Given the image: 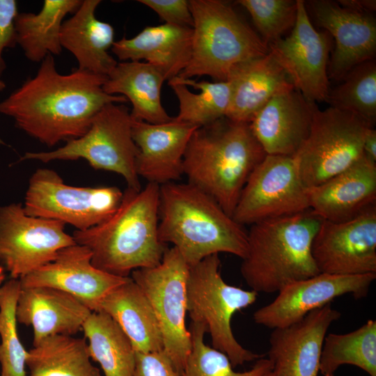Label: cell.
Returning <instances> with one entry per match:
<instances>
[{"instance_id": "e0dca14e", "label": "cell", "mask_w": 376, "mask_h": 376, "mask_svg": "<svg viewBox=\"0 0 376 376\" xmlns=\"http://www.w3.org/2000/svg\"><path fill=\"white\" fill-rule=\"evenodd\" d=\"M129 277H120L96 268L91 253L81 244L61 249L54 260L19 279L22 288L50 287L64 291L92 311H98L101 301Z\"/></svg>"}, {"instance_id": "83f0119b", "label": "cell", "mask_w": 376, "mask_h": 376, "mask_svg": "<svg viewBox=\"0 0 376 376\" xmlns=\"http://www.w3.org/2000/svg\"><path fill=\"white\" fill-rule=\"evenodd\" d=\"M98 311L107 313L119 325L136 352L164 350L162 331L152 306L131 277L104 297Z\"/></svg>"}, {"instance_id": "603a6c76", "label": "cell", "mask_w": 376, "mask_h": 376, "mask_svg": "<svg viewBox=\"0 0 376 376\" xmlns=\"http://www.w3.org/2000/svg\"><path fill=\"white\" fill-rule=\"evenodd\" d=\"M92 311L72 295L50 287L22 288L16 306L17 322L31 326L33 345L57 334L73 336Z\"/></svg>"}, {"instance_id": "5b68a950", "label": "cell", "mask_w": 376, "mask_h": 376, "mask_svg": "<svg viewBox=\"0 0 376 376\" xmlns=\"http://www.w3.org/2000/svg\"><path fill=\"white\" fill-rule=\"evenodd\" d=\"M322 219L310 209L251 224L241 274L251 290L272 293L320 273L311 253Z\"/></svg>"}, {"instance_id": "d6986e66", "label": "cell", "mask_w": 376, "mask_h": 376, "mask_svg": "<svg viewBox=\"0 0 376 376\" xmlns=\"http://www.w3.org/2000/svg\"><path fill=\"white\" fill-rule=\"evenodd\" d=\"M340 316L329 304L291 325L273 329L268 359L275 375L318 376L327 332Z\"/></svg>"}, {"instance_id": "7402d4cb", "label": "cell", "mask_w": 376, "mask_h": 376, "mask_svg": "<svg viewBox=\"0 0 376 376\" xmlns=\"http://www.w3.org/2000/svg\"><path fill=\"white\" fill-rule=\"evenodd\" d=\"M309 209L323 220H350L376 205V164L364 155L351 166L308 188Z\"/></svg>"}, {"instance_id": "ee69618b", "label": "cell", "mask_w": 376, "mask_h": 376, "mask_svg": "<svg viewBox=\"0 0 376 376\" xmlns=\"http://www.w3.org/2000/svg\"><path fill=\"white\" fill-rule=\"evenodd\" d=\"M6 88V84L0 79V92Z\"/></svg>"}, {"instance_id": "52a82bcc", "label": "cell", "mask_w": 376, "mask_h": 376, "mask_svg": "<svg viewBox=\"0 0 376 376\" xmlns=\"http://www.w3.org/2000/svg\"><path fill=\"white\" fill-rule=\"evenodd\" d=\"M219 254L216 253L189 267L187 313L191 322L205 328L212 347L225 354L235 368L263 357L242 347L231 327L234 314L252 305L258 293L227 283L221 276Z\"/></svg>"}, {"instance_id": "d6a6232c", "label": "cell", "mask_w": 376, "mask_h": 376, "mask_svg": "<svg viewBox=\"0 0 376 376\" xmlns=\"http://www.w3.org/2000/svg\"><path fill=\"white\" fill-rule=\"evenodd\" d=\"M355 366L370 376H376V321L347 334L326 335L320 357V372L323 376L334 375L342 365Z\"/></svg>"}, {"instance_id": "d590c367", "label": "cell", "mask_w": 376, "mask_h": 376, "mask_svg": "<svg viewBox=\"0 0 376 376\" xmlns=\"http://www.w3.org/2000/svg\"><path fill=\"white\" fill-rule=\"evenodd\" d=\"M189 331L191 348L182 376H264L272 370L271 361L262 357L250 370L236 372L225 354L205 343L206 329L202 324L191 322Z\"/></svg>"}, {"instance_id": "bcb514c9", "label": "cell", "mask_w": 376, "mask_h": 376, "mask_svg": "<svg viewBox=\"0 0 376 376\" xmlns=\"http://www.w3.org/2000/svg\"><path fill=\"white\" fill-rule=\"evenodd\" d=\"M329 376H334V375H329Z\"/></svg>"}, {"instance_id": "8fae6325", "label": "cell", "mask_w": 376, "mask_h": 376, "mask_svg": "<svg viewBox=\"0 0 376 376\" xmlns=\"http://www.w3.org/2000/svg\"><path fill=\"white\" fill-rule=\"evenodd\" d=\"M123 194L117 187L68 185L54 170L38 169L29 179L23 207L28 215L61 221L84 230L111 217Z\"/></svg>"}, {"instance_id": "f35d334b", "label": "cell", "mask_w": 376, "mask_h": 376, "mask_svg": "<svg viewBox=\"0 0 376 376\" xmlns=\"http://www.w3.org/2000/svg\"><path fill=\"white\" fill-rule=\"evenodd\" d=\"M18 13L15 0H0V77L6 68L4 50L17 45L15 19Z\"/></svg>"}, {"instance_id": "f1b7e54d", "label": "cell", "mask_w": 376, "mask_h": 376, "mask_svg": "<svg viewBox=\"0 0 376 376\" xmlns=\"http://www.w3.org/2000/svg\"><path fill=\"white\" fill-rule=\"evenodd\" d=\"M82 0H45L37 13H20L15 19L17 44L26 58L42 62L62 52L60 33L65 17L74 13Z\"/></svg>"}, {"instance_id": "7a4b0ae2", "label": "cell", "mask_w": 376, "mask_h": 376, "mask_svg": "<svg viewBox=\"0 0 376 376\" xmlns=\"http://www.w3.org/2000/svg\"><path fill=\"white\" fill-rule=\"evenodd\" d=\"M159 187L152 182L139 190L127 187L111 217L73 232L75 242L91 251L96 268L129 277L135 269L159 264L167 248L158 233Z\"/></svg>"}, {"instance_id": "1f68e13d", "label": "cell", "mask_w": 376, "mask_h": 376, "mask_svg": "<svg viewBox=\"0 0 376 376\" xmlns=\"http://www.w3.org/2000/svg\"><path fill=\"white\" fill-rule=\"evenodd\" d=\"M168 84L179 102L176 120L201 127L226 117L231 97L230 81H197L176 76Z\"/></svg>"}, {"instance_id": "f6af8a7d", "label": "cell", "mask_w": 376, "mask_h": 376, "mask_svg": "<svg viewBox=\"0 0 376 376\" xmlns=\"http://www.w3.org/2000/svg\"><path fill=\"white\" fill-rule=\"evenodd\" d=\"M264 376H276L272 370L267 373Z\"/></svg>"}, {"instance_id": "f546056e", "label": "cell", "mask_w": 376, "mask_h": 376, "mask_svg": "<svg viewBox=\"0 0 376 376\" xmlns=\"http://www.w3.org/2000/svg\"><path fill=\"white\" fill-rule=\"evenodd\" d=\"M85 338L57 334L27 350L28 376H103L93 365Z\"/></svg>"}, {"instance_id": "d4e9b609", "label": "cell", "mask_w": 376, "mask_h": 376, "mask_svg": "<svg viewBox=\"0 0 376 376\" xmlns=\"http://www.w3.org/2000/svg\"><path fill=\"white\" fill-rule=\"evenodd\" d=\"M100 0H83L79 7L64 20L60 33L62 48L76 58L80 70L107 77L117 61L109 53L114 41L113 27L95 17Z\"/></svg>"}, {"instance_id": "30bf717a", "label": "cell", "mask_w": 376, "mask_h": 376, "mask_svg": "<svg viewBox=\"0 0 376 376\" xmlns=\"http://www.w3.org/2000/svg\"><path fill=\"white\" fill-rule=\"evenodd\" d=\"M189 265L176 248H166L159 264L131 273L148 299L158 321L164 352L182 376L191 348L185 324Z\"/></svg>"}, {"instance_id": "44dd1931", "label": "cell", "mask_w": 376, "mask_h": 376, "mask_svg": "<svg viewBox=\"0 0 376 376\" xmlns=\"http://www.w3.org/2000/svg\"><path fill=\"white\" fill-rule=\"evenodd\" d=\"M197 127L175 118L151 124L132 119V133L139 149L136 172L148 182H173L183 175V157Z\"/></svg>"}, {"instance_id": "7bdbcfd3", "label": "cell", "mask_w": 376, "mask_h": 376, "mask_svg": "<svg viewBox=\"0 0 376 376\" xmlns=\"http://www.w3.org/2000/svg\"><path fill=\"white\" fill-rule=\"evenodd\" d=\"M5 279L4 269L0 266V286L2 285Z\"/></svg>"}, {"instance_id": "b9f144b4", "label": "cell", "mask_w": 376, "mask_h": 376, "mask_svg": "<svg viewBox=\"0 0 376 376\" xmlns=\"http://www.w3.org/2000/svg\"><path fill=\"white\" fill-rule=\"evenodd\" d=\"M363 152L368 160L376 164V130L373 127H370L365 135Z\"/></svg>"}, {"instance_id": "ffe728a7", "label": "cell", "mask_w": 376, "mask_h": 376, "mask_svg": "<svg viewBox=\"0 0 376 376\" xmlns=\"http://www.w3.org/2000/svg\"><path fill=\"white\" fill-rule=\"evenodd\" d=\"M315 103L292 86L258 111L249 124L267 155L296 154L310 133Z\"/></svg>"}, {"instance_id": "9a60e30c", "label": "cell", "mask_w": 376, "mask_h": 376, "mask_svg": "<svg viewBox=\"0 0 376 376\" xmlns=\"http://www.w3.org/2000/svg\"><path fill=\"white\" fill-rule=\"evenodd\" d=\"M311 253L320 273L376 274V205L347 221L322 219Z\"/></svg>"}, {"instance_id": "3957f363", "label": "cell", "mask_w": 376, "mask_h": 376, "mask_svg": "<svg viewBox=\"0 0 376 376\" xmlns=\"http://www.w3.org/2000/svg\"><path fill=\"white\" fill-rule=\"evenodd\" d=\"M266 155L249 123L223 118L193 132L183 175L232 217L247 180Z\"/></svg>"}, {"instance_id": "2e32d148", "label": "cell", "mask_w": 376, "mask_h": 376, "mask_svg": "<svg viewBox=\"0 0 376 376\" xmlns=\"http://www.w3.org/2000/svg\"><path fill=\"white\" fill-rule=\"evenodd\" d=\"M375 279L376 274L319 273L285 286L272 302L254 312L253 319L255 323L272 329L288 327L336 297L352 295L359 299L366 297Z\"/></svg>"}, {"instance_id": "60d3db41", "label": "cell", "mask_w": 376, "mask_h": 376, "mask_svg": "<svg viewBox=\"0 0 376 376\" xmlns=\"http://www.w3.org/2000/svg\"><path fill=\"white\" fill-rule=\"evenodd\" d=\"M342 7L363 13H370L376 10L375 0H338Z\"/></svg>"}, {"instance_id": "484cf974", "label": "cell", "mask_w": 376, "mask_h": 376, "mask_svg": "<svg viewBox=\"0 0 376 376\" xmlns=\"http://www.w3.org/2000/svg\"><path fill=\"white\" fill-rule=\"evenodd\" d=\"M227 81L231 84V97L225 118L246 123L276 94L293 86L270 52L239 65Z\"/></svg>"}, {"instance_id": "8992f818", "label": "cell", "mask_w": 376, "mask_h": 376, "mask_svg": "<svg viewBox=\"0 0 376 376\" xmlns=\"http://www.w3.org/2000/svg\"><path fill=\"white\" fill-rule=\"evenodd\" d=\"M193 18L191 57L182 79L227 81L239 65L265 56L268 45L226 2L189 0Z\"/></svg>"}, {"instance_id": "4dcf8cb0", "label": "cell", "mask_w": 376, "mask_h": 376, "mask_svg": "<svg viewBox=\"0 0 376 376\" xmlns=\"http://www.w3.org/2000/svg\"><path fill=\"white\" fill-rule=\"evenodd\" d=\"M91 359L103 376H134L136 352L128 337L107 313L92 311L82 326Z\"/></svg>"}, {"instance_id": "e575fe53", "label": "cell", "mask_w": 376, "mask_h": 376, "mask_svg": "<svg viewBox=\"0 0 376 376\" xmlns=\"http://www.w3.org/2000/svg\"><path fill=\"white\" fill-rule=\"evenodd\" d=\"M21 285L10 279L0 286V376H26L27 350L17 330L16 306Z\"/></svg>"}, {"instance_id": "74e56055", "label": "cell", "mask_w": 376, "mask_h": 376, "mask_svg": "<svg viewBox=\"0 0 376 376\" xmlns=\"http://www.w3.org/2000/svg\"><path fill=\"white\" fill-rule=\"evenodd\" d=\"M154 10L165 24L193 27V18L187 0H139Z\"/></svg>"}, {"instance_id": "5bb4252c", "label": "cell", "mask_w": 376, "mask_h": 376, "mask_svg": "<svg viewBox=\"0 0 376 376\" xmlns=\"http://www.w3.org/2000/svg\"><path fill=\"white\" fill-rule=\"evenodd\" d=\"M297 19L290 35L268 45L269 52L288 75L295 88L309 102L326 101L330 40L318 31L303 0H297Z\"/></svg>"}, {"instance_id": "ab89813d", "label": "cell", "mask_w": 376, "mask_h": 376, "mask_svg": "<svg viewBox=\"0 0 376 376\" xmlns=\"http://www.w3.org/2000/svg\"><path fill=\"white\" fill-rule=\"evenodd\" d=\"M134 376H181L164 350L136 352Z\"/></svg>"}, {"instance_id": "9c48e42d", "label": "cell", "mask_w": 376, "mask_h": 376, "mask_svg": "<svg viewBox=\"0 0 376 376\" xmlns=\"http://www.w3.org/2000/svg\"><path fill=\"white\" fill-rule=\"evenodd\" d=\"M370 127L353 113L331 107L322 111L315 103L308 136L293 156L305 187H315L357 162Z\"/></svg>"}, {"instance_id": "ba28073f", "label": "cell", "mask_w": 376, "mask_h": 376, "mask_svg": "<svg viewBox=\"0 0 376 376\" xmlns=\"http://www.w3.org/2000/svg\"><path fill=\"white\" fill-rule=\"evenodd\" d=\"M132 118L128 108L111 103L93 118L81 136L66 141L57 149L47 152H27L20 160L47 163L54 160L84 159L95 169L111 171L125 179L127 187L141 189L136 172L139 149L133 139Z\"/></svg>"}, {"instance_id": "7c38bea8", "label": "cell", "mask_w": 376, "mask_h": 376, "mask_svg": "<svg viewBox=\"0 0 376 376\" xmlns=\"http://www.w3.org/2000/svg\"><path fill=\"white\" fill-rule=\"evenodd\" d=\"M308 209V188L293 157L266 155L247 180L232 217L251 225Z\"/></svg>"}, {"instance_id": "cb8c5ba5", "label": "cell", "mask_w": 376, "mask_h": 376, "mask_svg": "<svg viewBox=\"0 0 376 376\" xmlns=\"http://www.w3.org/2000/svg\"><path fill=\"white\" fill-rule=\"evenodd\" d=\"M193 30L168 24L147 26L137 35L115 41L112 52L121 61L147 62L165 75L178 76L189 63Z\"/></svg>"}, {"instance_id": "836d02e7", "label": "cell", "mask_w": 376, "mask_h": 376, "mask_svg": "<svg viewBox=\"0 0 376 376\" xmlns=\"http://www.w3.org/2000/svg\"><path fill=\"white\" fill-rule=\"evenodd\" d=\"M327 102L331 107L353 113L373 127L376 122L375 60L354 68L339 86L329 91Z\"/></svg>"}, {"instance_id": "ac0fdd59", "label": "cell", "mask_w": 376, "mask_h": 376, "mask_svg": "<svg viewBox=\"0 0 376 376\" xmlns=\"http://www.w3.org/2000/svg\"><path fill=\"white\" fill-rule=\"evenodd\" d=\"M317 24L331 35L335 47L328 75L337 81L358 65L375 60L376 21L370 13L348 9L330 0L309 3Z\"/></svg>"}, {"instance_id": "4316f807", "label": "cell", "mask_w": 376, "mask_h": 376, "mask_svg": "<svg viewBox=\"0 0 376 376\" xmlns=\"http://www.w3.org/2000/svg\"><path fill=\"white\" fill-rule=\"evenodd\" d=\"M165 80L164 74L147 62L121 61L107 76L103 89L109 95H122L131 102L133 120L160 124L173 119L161 100Z\"/></svg>"}, {"instance_id": "4fadbf2b", "label": "cell", "mask_w": 376, "mask_h": 376, "mask_svg": "<svg viewBox=\"0 0 376 376\" xmlns=\"http://www.w3.org/2000/svg\"><path fill=\"white\" fill-rule=\"evenodd\" d=\"M58 220L28 215L21 203L0 207V266L19 279L52 261L75 244Z\"/></svg>"}, {"instance_id": "8d00e7d4", "label": "cell", "mask_w": 376, "mask_h": 376, "mask_svg": "<svg viewBox=\"0 0 376 376\" xmlns=\"http://www.w3.org/2000/svg\"><path fill=\"white\" fill-rule=\"evenodd\" d=\"M267 45L292 29L297 19V0H238Z\"/></svg>"}, {"instance_id": "6da1fadb", "label": "cell", "mask_w": 376, "mask_h": 376, "mask_svg": "<svg viewBox=\"0 0 376 376\" xmlns=\"http://www.w3.org/2000/svg\"><path fill=\"white\" fill-rule=\"evenodd\" d=\"M107 77L79 68L61 74L54 56L47 55L33 77L0 102V114L49 147L79 138L105 106L127 102L104 91Z\"/></svg>"}, {"instance_id": "277c9868", "label": "cell", "mask_w": 376, "mask_h": 376, "mask_svg": "<svg viewBox=\"0 0 376 376\" xmlns=\"http://www.w3.org/2000/svg\"><path fill=\"white\" fill-rule=\"evenodd\" d=\"M158 233L161 242L172 244L189 267L221 252L242 259L247 251L243 226L188 182L160 185Z\"/></svg>"}]
</instances>
